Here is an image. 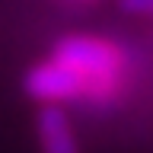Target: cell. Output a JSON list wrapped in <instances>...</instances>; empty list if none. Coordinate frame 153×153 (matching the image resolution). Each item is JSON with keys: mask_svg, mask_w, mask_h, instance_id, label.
Here are the masks:
<instances>
[{"mask_svg": "<svg viewBox=\"0 0 153 153\" xmlns=\"http://www.w3.org/2000/svg\"><path fill=\"white\" fill-rule=\"evenodd\" d=\"M57 61H64L80 80V102L93 108H108L118 105L128 96L131 86V54L121 42L108 35H89V32H74V35L57 38L51 48Z\"/></svg>", "mask_w": 153, "mask_h": 153, "instance_id": "cell-1", "label": "cell"}, {"mask_svg": "<svg viewBox=\"0 0 153 153\" xmlns=\"http://www.w3.org/2000/svg\"><path fill=\"white\" fill-rule=\"evenodd\" d=\"M35 131H38V143L48 153H70L76 150V131L70 115L64 112V105L57 102H42L35 118Z\"/></svg>", "mask_w": 153, "mask_h": 153, "instance_id": "cell-2", "label": "cell"}, {"mask_svg": "<svg viewBox=\"0 0 153 153\" xmlns=\"http://www.w3.org/2000/svg\"><path fill=\"white\" fill-rule=\"evenodd\" d=\"M121 10L131 16H147L153 19V0H121Z\"/></svg>", "mask_w": 153, "mask_h": 153, "instance_id": "cell-3", "label": "cell"}, {"mask_svg": "<svg viewBox=\"0 0 153 153\" xmlns=\"http://www.w3.org/2000/svg\"><path fill=\"white\" fill-rule=\"evenodd\" d=\"M70 3H93V0H70Z\"/></svg>", "mask_w": 153, "mask_h": 153, "instance_id": "cell-4", "label": "cell"}]
</instances>
